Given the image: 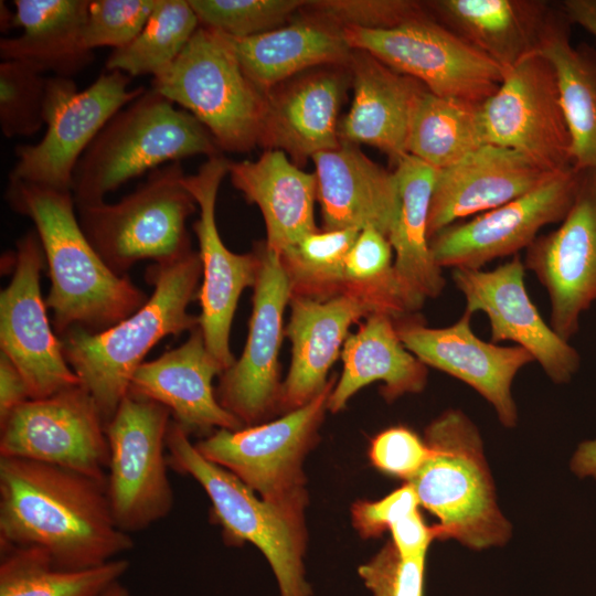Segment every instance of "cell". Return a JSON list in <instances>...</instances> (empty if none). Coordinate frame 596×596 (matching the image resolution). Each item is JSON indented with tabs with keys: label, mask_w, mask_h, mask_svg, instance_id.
<instances>
[{
	"label": "cell",
	"mask_w": 596,
	"mask_h": 596,
	"mask_svg": "<svg viewBox=\"0 0 596 596\" xmlns=\"http://www.w3.org/2000/svg\"><path fill=\"white\" fill-rule=\"evenodd\" d=\"M36 547L62 570L103 565L134 547L106 482L55 465L0 457V549Z\"/></svg>",
	"instance_id": "6da1fadb"
},
{
	"label": "cell",
	"mask_w": 596,
	"mask_h": 596,
	"mask_svg": "<svg viewBox=\"0 0 596 596\" xmlns=\"http://www.w3.org/2000/svg\"><path fill=\"white\" fill-rule=\"evenodd\" d=\"M6 200L34 223L51 280L45 305L60 337L73 327L106 330L148 300L128 276L115 274L94 249L75 214L72 191L9 180Z\"/></svg>",
	"instance_id": "7a4b0ae2"
},
{
	"label": "cell",
	"mask_w": 596,
	"mask_h": 596,
	"mask_svg": "<svg viewBox=\"0 0 596 596\" xmlns=\"http://www.w3.org/2000/svg\"><path fill=\"white\" fill-rule=\"evenodd\" d=\"M201 275L200 255L192 249L153 263L146 272L153 291L136 312L99 332L73 327L60 337L66 362L94 398L105 425L151 348L167 336L199 326V317L190 315L188 306L198 295Z\"/></svg>",
	"instance_id": "3957f363"
},
{
	"label": "cell",
	"mask_w": 596,
	"mask_h": 596,
	"mask_svg": "<svg viewBox=\"0 0 596 596\" xmlns=\"http://www.w3.org/2000/svg\"><path fill=\"white\" fill-rule=\"evenodd\" d=\"M221 152L192 114L146 88L108 120L78 160L72 187L75 205L105 201L107 193L163 163Z\"/></svg>",
	"instance_id": "277c9868"
},
{
	"label": "cell",
	"mask_w": 596,
	"mask_h": 596,
	"mask_svg": "<svg viewBox=\"0 0 596 596\" xmlns=\"http://www.w3.org/2000/svg\"><path fill=\"white\" fill-rule=\"evenodd\" d=\"M430 455L407 481L419 504L438 520V539H454L483 550L503 545L512 533L501 513L476 425L459 409H448L425 429Z\"/></svg>",
	"instance_id": "5b68a950"
},
{
	"label": "cell",
	"mask_w": 596,
	"mask_h": 596,
	"mask_svg": "<svg viewBox=\"0 0 596 596\" xmlns=\"http://www.w3.org/2000/svg\"><path fill=\"white\" fill-rule=\"evenodd\" d=\"M151 87L192 114L221 151L258 145L266 94L244 73L227 35L200 25Z\"/></svg>",
	"instance_id": "8992f818"
},
{
	"label": "cell",
	"mask_w": 596,
	"mask_h": 596,
	"mask_svg": "<svg viewBox=\"0 0 596 596\" xmlns=\"http://www.w3.org/2000/svg\"><path fill=\"white\" fill-rule=\"evenodd\" d=\"M184 177L180 161L170 162L116 203L75 205L84 234L115 274L127 276L142 259L161 263L191 249L185 222L196 203Z\"/></svg>",
	"instance_id": "52a82bcc"
},
{
	"label": "cell",
	"mask_w": 596,
	"mask_h": 596,
	"mask_svg": "<svg viewBox=\"0 0 596 596\" xmlns=\"http://www.w3.org/2000/svg\"><path fill=\"white\" fill-rule=\"evenodd\" d=\"M169 467L191 476L209 496L227 538L257 546L269 562L280 596H310L302 556V514L259 499L227 469L206 459L190 434L171 419L167 437Z\"/></svg>",
	"instance_id": "ba28073f"
},
{
	"label": "cell",
	"mask_w": 596,
	"mask_h": 596,
	"mask_svg": "<svg viewBox=\"0 0 596 596\" xmlns=\"http://www.w3.org/2000/svg\"><path fill=\"white\" fill-rule=\"evenodd\" d=\"M334 384L330 379L309 403L274 422L236 430L220 428L195 447L262 499L302 514L306 490L301 462L315 443Z\"/></svg>",
	"instance_id": "9c48e42d"
},
{
	"label": "cell",
	"mask_w": 596,
	"mask_h": 596,
	"mask_svg": "<svg viewBox=\"0 0 596 596\" xmlns=\"http://www.w3.org/2000/svg\"><path fill=\"white\" fill-rule=\"evenodd\" d=\"M170 411L130 393L106 424V492L118 528L131 534L164 519L173 508L166 437Z\"/></svg>",
	"instance_id": "30bf717a"
},
{
	"label": "cell",
	"mask_w": 596,
	"mask_h": 596,
	"mask_svg": "<svg viewBox=\"0 0 596 596\" xmlns=\"http://www.w3.org/2000/svg\"><path fill=\"white\" fill-rule=\"evenodd\" d=\"M131 77L103 72L86 89L73 78L47 77L44 106L46 126L38 143L18 145L9 180L72 191L75 167L108 120L145 92L129 88Z\"/></svg>",
	"instance_id": "8fae6325"
},
{
	"label": "cell",
	"mask_w": 596,
	"mask_h": 596,
	"mask_svg": "<svg viewBox=\"0 0 596 596\" xmlns=\"http://www.w3.org/2000/svg\"><path fill=\"white\" fill-rule=\"evenodd\" d=\"M352 50H362L430 93L481 105L504 72L430 13L387 30L342 28Z\"/></svg>",
	"instance_id": "7c38bea8"
},
{
	"label": "cell",
	"mask_w": 596,
	"mask_h": 596,
	"mask_svg": "<svg viewBox=\"0 0 596 596\" xmlns=\"http://www.w3.org/2000/svg\"><path fill=\"white\" fill-rule=\"evenodd\" d=\"M480 116L486 143L510 148L550 173L573 168L556 74L541 53L504 72Z\"/></svg>",
	"instance_id": "4fadbf2b"
},
{
	"label": "cell",
	"mask_w": 596,
	"mask_h": 596,
	"mask_svg": "<svg viewBox=\"0 0 596 596\" xmlns=\"http://www.w3.org/2000/svg\"><path fill=\"white\" fill-rule=\"evenodd\" d=\"M105 422L81 385L22 403L0 423V457L67 468L106 482Z\"/></svg>",
	"instance_id": "5bb4252c"
},
{
	"label": "cell",
	"mask_w": 596,
	"mask_h": 596,
	"mask_svg": "<svg viewBox=\"0 0 596 596\" xmlns=\"http://www.w3.org/2000/svg\"><path fill=\"white\" fill-rule=\"evenodd\" d=\"M45 255L35 230L17 242L13 275L0 294V348L23 376L31 398L81 384L65 360L41 295Z\"/></svg>",
	"instance_id": "9a60e30c"
},
{
	"label": "cell",
	"mask_w": 596,
	"mask_h": 596,
	"mask_svg": "<svg viewBox=\"0 0 596 596\" xmlns=\"http://www.w3.org/2000/svg\"><path fill=\"white\" fill-rule=\"evenodd\" d=\"M260 265L253 287L248 336L240 359L221 374L220 404L245 426L264 419L279 404L278 354L283 319L291 290L279 254L266 243L256 245Z\"/></svg>",
	"instance_id": "2e32d148"
},
{
	"label": "cell",
	"mask_w": 596,
	"mask_h": 596,
	"mask_svg": "<svg viewBox=\"0 0 596 596\" xmlns=\"http://www.w3.org/2000/svg\"><path fill=\"white\" fill-rule=\"evenodd\" d=\"M525 269L546 289L551 328L570 341L582 315L596 302V172L582 171L561 225L525 249Z\"/></svg>",
	"instance_id": "e0dca14e"
},
{
	"label": "cell",
	"mask_w": 596,
	"mask_h": 596,
	"mask_svg": "<svg viewBox=\"0 0 596 596\" xmlns=\"http://www.w3.org/2000/svg\"><path fill=\"white\" fill-rule=\"evenodd\" d=\"M230 163L222 155L211 157L196 173L183 179L200 210L199 219L193 223L203 277L198 292L199 326L207 351L224 371L235 362L230 349V332L238 299L244 289L254 287L260 265L256 249L247 254L231 252L217 230L216 198Z\"/></svg>",
	"instance_id": "ac0fdd59"
},
{
	"label": "cell",
	"mask_w": 596,
	"mask_h": 596,
	"mask_svg": "<svg viewBox=\"0 0 596 596\" xmlns=\"http://www.w3.org/2000/svg\"><path fill=\"white\" fill-rule=\"evenodd\" d=\"M581 173L572 168L515 200L445 227L429 240L434 260L441 268L481 269L526 249L542 227L564 220Z\"/></svg>",
	"instance_id": "d6986e66"
},
{
	"label": "cell",
	"mask_w": 596,
	"mask_h": 596,
	"mask_svg": "<svg viewBox=\"0 0 596 596\" xmlns=\"http://www.w3.org/2000/svg\"><path fill=\"white\" fill-rule=\"evenodd\" d=\"M525 266L519 255L494 269L455 268L453 280L470 313L487 315L491 342L512 341L525 349L556 384L568 383L581 355L541 317L524 285Z\"/></svg>",
	"instance_id": "ffe728a7"
},
{
	"label": "cell",
	"mask_w": 596,
	"mask_h": 596,
	"mask_svg": "<svg viewBox=\"0 0 596 596\" xmlns=\"http://www.w3.org/2000/svg\"><path fill=\"white\" fill-rule=\"evenodd\" d=\"M471 316L465 310L445 328L427 327L413 313L394 321L402 343L421 362L471 386L492 405L503 426L514 427L518 409L512 383L534 359L519 345L501 347L478 338L471 329Z\"/></svg>",
	"instance_id": "44dd1931"
},
{
	"label": "cell",
	"mask_w": 596,
	"mask_h": 596,
	"mask_svg": "<svg viewBox=\"0 0 596 596\" xmlns=\"http://www.w3.org/2000/svg\"><path fill=\"white\" fill-rule=\"evenodd\" d=\"M344 67L317 68L268 91L258 145L284 151L297 167L338 148V115L351 82Z\"/></svg>",
	"instance_id": "7402d4cb"
},
{
	"label": "cell",
	"mask_w": 596,
	"mask_h": 596,
	"mask_svg": "<svg viewBox=\"0 0 596 596\" xmlns=\"http://www.w3.org/2000/svg\"><path fill=\"white\" fill-rule=\"evenodd\" d=\"M555 175L510 148L486 143L456 164L437 171L428 237L457 220L515 200Z\"/></svg>",
	"instance_id": "603a6c76"
},
{
	"label": "cell",
	"mask_w": 596,
	"mask_h": 596,
	"mask_svg": "<svg viewBox=\"0 0 596 596\" xmlns=\"http://www.w3.org/2000/svg\"><path fill=\"white\" fill-rule=\"evenodd\" d=\"M430 15L503 72L540 53L566 17L543 0H435Z\"/></svg>",
	"instance_id": "cb8c5ba5"
},
{
	"label": "cell",
	"mask_w": 596,
	"mask_h": 596,
	"mask_svg": "<svg viewBox=\"0 0 596 596\" xmlns=\"http://www.w3.org/2000/svg\"><path fill=\"white\" fill-rule=\"evenodd\" d=\"M187 341L135 371L128 393L166 406L189 434L214 427L236 430L242 422L225 409L214 393L212 381L224 370L207 351L200 326Z\"/></svg>",
	"instance_id": "d4e9b609"
},
{
	"label": "cell",
	"mask_w": 596,
	"mask_h": 596,
	"mask_svg": "<svg viewBox=\"0 0 596 596\" xmlns=\"http://www.w3.org/2000/svg\"><path fill=\"white\" fill-rule=\"evenodd\" d=\"M289 306L285 334L291 342V363L278 404L287 412L306 405L323 391L350 327L381 312L372 304L344 294L327 300L291 297Z\"/></svg>",
	"instance_id": "484cf974"
},
{
	"label": "cell",
	"mask_w": 596,
	"mask_h": 596,
	"mask_svg": "<svg viewBox=\"0 0 596 596\" xmlns=\"http://www.w3.org/2000/svg\"><path fill=\"white\" fill-rule=\"evenodd\" d=\"M311 160L323 230L373 227L387 237L400 206L394 171L371 160L358 145L345 141Z\"/></svg>",
	"instance_id": "4316f807"
},
{
	"label": "cell",
	"mask_w": 596,
	"mask_h": 596,
	"mask_svg": "<svg viewBox=\"0 0 596 596\" xmlns=\"http://www.w3.org/2000/svg\"><path fill=\"white\" fill-rule=\"evenodd\" d=\"M353 100L339 123L340 141L366 143L396 163L407 155V136L415 103L426 87L362 50L348 65Z\"/></svg>",
	"instance_id": "83f0119b"
},
{
	"label": "cell",
	"mask_w": 596,
	"mask_h": 596,
	"mask_svg": "<svg viewBox=\"0 0 596 596\" xmlns=\"http://www.w3.org/2000/svg\"><path fill=\"white\" fill-rule=\"evenodd\" d=\"M228 174L245 200L260 210L270 249L279 254L318 231L313 215L316 175L302 171L284 151L265 150L254 161H231Z\"/></svg>",
	"instance_id": "f1b7e54d"
},
{
	"label": "cell",
	"mask_w": 596,
	"mask_h": 596,
	"mask_svg": "<svg viewBox=\"0 0 596 596\" xmlns=\"http://www.w3.org/2000/svg\"><path fill=\"white\" fill-rule=\"evenodd\" d=\"M437 171L411 155L403 157L394 170L400 206L387 238L395 252L394 270L412 313L427 298L438 297L446 283L443 268L432 255L428 237Z\"/></svg>",
	"instance_id": "f546056e"
},
{
	"label": "cell",
	"mask_w": 596,
	"mask_h": 596,
	"mask_svg": "<svg viewBox=\"0 0 596 596\" xmlns=\"http://www.w3.org/2000/svg\"><path fill=\"white\" fill-rule=\"evenodd\" d=\"M230 41L246 76L265 94L309 68L348 66L353 51L341 28L315 15Z\"/></svg>",
	"instance_id": "4dcf8cb0"
},
{
	"label": "cell",
	"mask_w": 596,
	"mask_h": 596,
	"mask_svg": "<svg viewBox=\"0 0 596 596\" xmlns=\"http://www.w3.org/2000/svg\"><path fill=\"white\" fill-rule=\"evenodd\" d=\"M18 36L0 40L2 61L24 63L40 73L72 78L94 58L83 41L87 0H14Z\"/></svg>",
	"instance_id": "1f68e13d"
},
{
	"label": "cell",
	"mask_w": 596,
	"mask_h": 596,
	"mask_svg": "<svg viewBox=\"0 0 596 596\" xmlns=\"http://www.w3.org/2000/svg\"><path fill=\"white\" fill-rule=\"evenodd\" d=\"M343 370L334 384L328 409L337 413L362 387L383 382L382 395L393 401L419 393L427 382V368L402 343L394 318L384 312L370 315L342 348Z\"/></svg>",
	"instance_id": "d6a6232c"
},
{
	"label": "cell",
	"mask_w": 596,
	"mask_h": 596,
	"mask_svg": "<svg viewBox=\"0 0 596 596\" xmlns=\"http://www.w3.org/2000/svg\"><path fill=\"white\" fill-rule=\"evenodd\" d=\"M570 24L568 20L560 24L540 53L556 74L573 168L596 172V53L571 44Z\"/></svg>",
	"instance_id": "836d02e7"
},
{
	"label": "cell",
	"mask_w": 596,
	"mask_h": 596,
	"mask_svg": "<svg viewBox=\"0 0 596 596\" xmlns=\"http://www.w3.org/2000/svg\"><path fill=\"white\" fill-rule=\"evenodd\" d=\"M480 106L424 89L413 109L407 155L436 170L459 162L486 145Z\"/></svg>",
	"instance_id": "e575fe53"
},
{
	"label": "cell",
	"mask_w": 596,
	"mask_h": 596,
	"mask_svg": "<svg viewBox=\"0 0 596 596\" xmlns=\"http://www.w3.org/2000/svg\"><path fill=\"white\" fill-rule=\"evenodd\" d=\"M0 550V596H99L130 566L117 557L95 567L62 570L36 547Z\"/></svg>",
	"instance_id": "d590c367"
},
{
	"label": "cell",
	"mask_w": 596,
	"mask_h": 596,
	"mask_svg": "<svg viewBox=\"0 0 596 596\" xmlns=\"http://www.w3.org/2000/svg\"><path fill=\"white\" fill-rule=\"evenodd\" d=\"M199 26L188 0H158L140 33L126 46L113 50L105 68L130 77H153L175 61Z\"/></svg>",
	"instance_id": "8d00e7d4"
},
{
	"label": "cell",
	"mask_w": 596,
	"mask_h": 596,
	"mask_svg": "<svg viewBox=\"0 0 596 596\" xmlns=\"http://www.w3.org/2000/svg\"><path fill=\"white\" fill-rule=\"evenodd\" d=\"M359 233L318 230L279 253L291 297L327 300L342 295L345 256Z\"/></svg>",
	"instance_id": "74e56055"
},
{
	"label": "cell",
	"mask_w": 596,
	"mask_h": 596,
	"mask_svg": "<svg viewBox=\"0 0 596 596\" xmlns=\"http://www.w3.org/2000/svg\"><path fill=\"white\" fill-rule=\"evenodd\" d=\"M392 245L373 227L360 231L344 260L342 295L362 299L394 319L412 315L397 280Z\"/></svg>",
	"instance_id": "f35d334b"
},
{
	"label": "cell",
	"mask_w": 596,
	"mask_h": 596,
	"mask_svg": "<svg viewBox=\"0 0 596 596\" xmlns=\"http://www.w3.org/2000/svg\"><path fill=\"white\" fill-rule=\"evenodd\" d=\"M201 26L242 39L283 26L304 0H188Z\"/></svg>",
	"instance_id": "ab89813d"
},
{
	"label": "cell",
	"mask_w": 596,
	"mask_h": 596,
	"mask_svg": "<svg viewBox=\"0 0 596 596\" xmlns=\"http://www.w3.org/2000/svg\"><path fill=\"white\" fill-rule=\"evenodd\" d=\"M47 77L17 61L0 64V128L7 138L30 137L43 126Z\"/></svg>",
	"instance_id": "60d3db41"
},
{
	"label": "cell",
	"mask_w": 596,
	"mask_h": 596,
	"mask_svg": "<svg viewBox=\"0 0 596 596\" xmlns=\"http://www.w3.org/2000/svg\"><path fill=\"white\" fill-rule=\"evenodd\" d=\"M306 7L341 29L387 30L429 13L426 2L413 0H316Z\"/></svg>",
	"instance_id": "b9f144b4"
},
{
	"label": "cell",
	"mask_w": 596,
	"mask_h": 596,
	"mask_svg": "<svg viewBox=\"0 0 596 596\" xmlns=\"http://www.w3.org/2000/svg\"><path fill=\"white\" fill-rule=\"evenodd\" d=\"M157 3L158 0L89 1L83 29L85 46L91 51L126 46L143 29Z\"/></svg>",
	"instance_id": "7bdbcfd3"
},
{
	"label": "cell",
	"mask_w": 596,
	"mask_h": 596,
	"mask_svg": "<svg viewBox=\"0 0 596 596\" xmlns=\"http://www.w3.org/2000/svg\"><path fill=\"white\" fill-rule=\"evenodd\" d=\"M425 557L403 558L389 542L359 575L373 596H423Z\"/></svg>",
	"instance_id": "ee69618b"
},
{
	"label": "cell",
	"mask_w": 596,
	"mask_h": 596,
	"mask_svg": "<svg viewBox=\"0 0 596 596\" xmlns=\"http://www.w3.org/2000/svg\"><path fill=\"white\" fill-rule=\"evenodd\" d=\"M430 455L426 441L405 426L390 427L372 440L370 457L381 471L409 481Z\"/></svg>",
	"instance_id": "f6af8a7d"
},
{
	"label": "cell",
	"mask_w": 596,
	"mask_h": 596,
	"mask_svg": "<svg viewBox=\"0 0 596 596\" xmlns=\"http://www.w3.org/2000/svg\"><path fill=\"white\" fill-rule=\"evenodd\" d=\"M419 501L408 482L377 501L358 502L352 508L355 528L365 538L390 530L397 521L418 510Z\"/></svg>",
	"instance_id": "bcb514c9"
},
{
	"label": "cell",
	"mask_w": 596,
	"mask_h": 596,
	"mask_svg": "<svg viewBox=\"0 0 596 596\" xmlns=\"http://www.w3.org/2000/svg\"><path fill=\"white\" fill-rule=\"evenodd\" d=\"M390 532L392 544L403 558L426 556L429 544L438 539L436 526H428L418 510L397 521Z\"/></svg>",
	"instance_id": "7dc6e473"
},
{
	"label": "cell",
	"mask_w": 596,
	"mask_h": 596,
	"mask_svg": "<svg viewBox=\"0 0 596 596\" xmlns=\"http://www.w3.org/2000/svg\"><path fill=\"white\" fill-rule=\"evenodd\" d=\"M30 398L23 376L11 360L0 352V423Z\"/></svg>",
	"instance_id": "c3c4849f"
},
{
	"label": "cell",
	"mask_w": 596,
	"mask_h": 596,
	"mask_svg": "<svg viewBox=\"0 0 596 596\" xmlns=\"http://www.w3.org/2000/svg\"><path fill=\"white\" fill-rule=\"evenodd\" d=\"M561 9L571 24H576L596 40V0H564Z\"/></svg>",
	"instance_id": "681fc988"
},
{
	"label": "cell",
	"mask_w": 596,
	"mask_h": 596,
	"mask_svg": "<svg viewBox=\"0 0 596 596\" xmlns=\"http://www.w3.org/2000/svg\"><path fill=\"white\" fill-rule=\"evenodd\" d=\"M571 469L578 478L596 480V438L577 446L571 459Z\"/></svg>",
	"instance_id": "f907efd6"
},
{
	"label": "cell",
	"mask_w": 596,
	"mask_h": 596,
	"mask_svg": "<svg viewBox=\"0 0 596 596\" xmlns=\"http://www.w3.org/2000/svg\"><path fill=\"white\" fill-rule=\"evenodd\" d=\"M14 12H12L3 1H0V29L1 32H7L13 28Z\"/></svg>",
	"instance_id": "816d5d0a"
},
{
	"label": "cell",
	"mask_w": 596,
	"mask_h": 596,
	"mask_svg": "<svg viewBox=\"0 0 596 596\" xmlns=\"http://www.w3.org/2000/svg\"><path fill=\"white\" fill-rule=\"evenodd\" d=\"M99 596H130V592L120 582L114 583Z\"/></svg>",
	"instance_id": "f5cc1de1"
}]
</instances>
